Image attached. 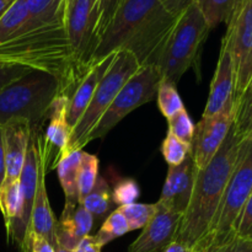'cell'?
Returning <instances> with one entry per match:
<instances>
[{
	"label": "cell",
	"mask_w": 252,
	"mask_h": 252,
	"mask_svg": "<svg viewBox=\"0 0 252 252\" xmlns=\"http://www.w3.org/2000/svg\"><path fill=\"white\" fill-rule=\"evenodd\" d=\"M58 95H64L58 79L31 70L0 90V127L20 120L29 123L31 129H41Z\"/></svg>",
	"instance_id": "cell-4"
},
{
	"label": "cell",
	"mask_w": 252,
	"mask_h": 252,
	"mask_svg": "<svg viewBox=\"0 0 252 252\" xmlns=\"http://www.w3.org/2000/svg\"><path fill=\"white\" fill-rule=\"evenodd\" d=\"M31 69L22 65H4L0 64V90L30 73Z\"/></svg>",
	"instance_id": "cell-37"
},
{
	"label": "cell",
	"mask_w": 252,
	"mask_h": 252,
	"mask_svg": "<svg viewBox=\"0 0 252 252\" xmlns=\"http://www.w3.org/2000/svg\"><path fill=\"white\" fill-rule=\"evenodd\" d=\"M37 147H38V177H37V187L34 193L33 208L31 214V226L29 233H33L41 238L46 239L53 249L57 245L56 226L57 220L49 206L48 194L46 187L47 167L49 165V154L46 144L43 142V135L41 130L37 137Z\"/></svg>",
	"instance_id": "cell-13"
},
{
	"label": "cell",
	"mask_w": 252,
	"mask_h": 252,
	"mask_svg": "<svg viewBox=\"0 0 252 252\" xmlns=\"http://www.w3.org/2000/svg\"><path fill=\"white\" fill-rule=\"evenodd\" d=\"M112 193L113 204L118 207L127 206L137 202L140 196L139 185L133 179H123L116 184Z\"/></svg>",
	"instance_id": "cell-35"
},
{
	"label": "cell",
	"mask_w": 252,
	"mask_h": 252,
	"mask_svg": "<svg viewBox=\"0 0 252 252\" xmlns=\"http://www.w3.org/2000/svg\"><path fill=\"white\" fill-rule=\"evenodd\" d=\"M252 194V138L243 140L235 167L224 192L213 230L202 252L224 245L235 238L241 211Z\"/></svg>",
	"instance_id": "cell-6"
},
{
	"label": "cell",
	"mask_w": 252,
	"mask_h": 252,
	"mask_svg": "<svg viewBox=\"0 0 252 252\" xmlns=\"http://www.w3.org/2000/svg\"><path fill=\"white\" fill-rule=\"evenodd\" d=\"M241 0H196L199 11L203 15L209 30L220 24H228Z\"/></svg>",
	"instance_id": "cell-24"
},
{
	"label": "cell",
	"mask_w": 252,
	"mask_h": 252,
	"mask_svg": "<svg viewBox=\"0 0 252 252\" xmlns=\"http://www.w3.org/2000/svg\"><path fill=\"white\" fill-rule=\"evenodd\" d=\"M167 122H169V132L174 137H176L177 139L181 140L185 144L191 145L196 125L193 123L186 108L177 112L171 118H169Z\"/></svg>",
	"instance_id": "cell-34"
},
{
	"label": "cell",
	"mask_w": 252,
	"mask_h": 252,
	"mask_svg": "<svg viewBox=\"0 0 252 252\" xmlns=\"http://www.w3.org/2000/svg\"><path fill=\"white\" fill-rule=\"evenodd\" d=\"M182 217L157 202L154 217L128 248V252H164L176 238Z\"/></svg>",
	"instance_id": "cell-14"
},
{
	"label": "cell",
	"mask_w": 252,
	"mask_h": 252,
	"mask_svg": "<svg viewBox=\"0 0 252 252\" xmlns=\"http://www.w3.org/2000/svg\"><path fill=\"white\" fill-rule=\"evenodd\" d=\"M27 19L26 0H16L0 19V44L22 32Z\"/></svg>",
	"instance_id": "cell-26"
},
{
	"label": "cell",
	"mask_w": 252,
	"mask_h": 252,
	"mask_svg": "<svg viewBox=\"0 0 252 252\" xmlns=\"http://www.w3.org/2000/svg\"><path fill=\"white\" fill-rule=\"evenodd\" d=\"M93 225V216L81 204L74 211H63L61 219L57 220V243L63 248L74 250L85 236L90 235Z\"/></svg>",
	"instance_id": "cell-20"
},
{
	"label": "cell",
	"mask_w": 252,
	"mask_h": 252,
	"mask_svg": "<svg viewBox=\"0 0 252 252\" xmlns=\"http://www.w3.org/2000/svg\"><path fill=\"white\" fill-rule=\"evenodd\" d=\"M80 204L93 216L94 219L105 220L106 216L111 212V206L113 204L112 193L107 181L103 177L98 176L94 189L80 202Z\"/></svg>",
	"instance_id": "cell-23"
},
{
	"label": "cell",
	"mask_w": 252,
	"mask_h": 252,
	"mask_svg": "<svg viewBox=\"0 0 252 252\" xmlns=\"http://www.w3.org/2000/svg\"><path fill=\"white\" fill-rule=\"evenodd\" d=\"M196 174L197 167L191 155L179 166H169L161 196L158 202L184 216L191 199Z\"/></svg>",
	"instance_id": "cell-15"
},
{
	"label": "cell",
	"mask_w": 252,
	"mask_h": 252,
	"mask_svg": "<svg viewBox=\"0 0 252 252\" xmlns=\"http://www.w3.org/2000/svg\"><path fill=\"white\" fill-rule=\"evenodd\" d=\"M129 231L130 230L127 220L123 217V214L118 211V208H116L115 211H112L106 217V219L103 220L102 225H101L100 230L97 231L95 238L103 248V246L110 244L115 239L121 238V236L126 235Z\"/></svg>",
	"instance_id": "cell-29"
},
{
	"label": "cell",
	"mask_w": 252,
	"mask_h": 252,
	"mask_svg": "<svg viewBox=\"0 0 252 252\" xmlns=\"http://www.w3.org/2000/svg\"><path fill=\"white\" fill-rule=\"evenodd\" d=\"M164 252H191L186 245L181 243H177V241H172L166 249H165Z\"/></svg>",
	"instance_id": "cell-43"
},
{
	"label": "cell",
	"mask_w": 252,
	"mask_h": 252,
	"mask_svg": "<svg viewBox=\"0 0 252 252\" xmlns=\"http://www.w3.org/2000/svg\"><path fill=\"white\" fill-rule=\"evenodd\" d=\"M233 128L240 140L252 138V81L235 97Z\"/></svg>",
	"instance_id": "cell-25"
},
{
	"label": "cell",
	"mask_w": 252,
	"mask_h": 252,
	"mask_svg": "<svg viewBox=\"0 0 252 252\" xmlns=\"http://www.w3.org/2000/svg\"><path fill=\"white\" fill-rule=\"evenodd\" d=\"M207 252H252V241L244 240L235 236L224 245L212 249Z\"/></svg>",
	"instance_id": "cell-39"
},
{
	"label": "cell",
	"mask_w": 252,
	"mask_h": 252,
	"mask_svg": "<svg viewBox=\"0 0 252 252\" xmlns=\"http://www.w3.org/2000/svg\"><path fill=\"white\" fill-rule=\"evenodd\" d=\"M221 41L228 46L233 61L235 98L252 81V0H241Z\"/></svg>",
	"instance_id": "cell-9"
},
{
	"label": "cell",
	"mask_w": 252,
	"mask_h": 252,
	"mask_svg": "<svg viewBox=\"0 0 252 252\" xmlns=\"http://www.w3.org/2000/svg\"><path fill=\"white\" fill-rule=\"evenodd\" d=\"M160 150L169 166H179L189 155V145L182 143L170 132H167L166 137L162 140Z\"/></svg>",
	"instance_id": "cell-33"
},
{
	"label": "cell",
	"mask_w": 252,
	"mask_h": 252,
	"mask_svg": "<svg viewBox=\"0 0 252 252\" xmlns=\"http://www.w3.org/2000/svg\"><path fill=\"white\" fill-rule=\"evenodd\" d=\"M20 252H54L53 246L41 236L33 233L27 234L24 244L19 248Z\"/></svg>",
	"instance_id": "cell-38"
},
{
	"label": "cell",
	"mask_w": 252,
	"mask_h": 252,
	"mask_svg": "<svg viewBox=\"0 0 252 252\" xmlns=\"http://www.w3.org/2000/svg\"><path fill=\"white\" fill-rule=\"evenodd\" d=\"M98 177V159L96 155L83 152L81 154L80 166L78 172V189H79V204L88 196L95 186Z\"/></svg>",
	"instance_id": "cell-28"
},
{
	"label": "cell",
	"mask_w": 252,
	"mask_h": 252,
	"mask_svg": "<svg viewBox=\"0 0 252 252\" xmlns=\"http://www.w3.org/2000/svg\"><path fill=\"white\" fill-rule=\"evenodd\" d=\"M69 96L58 95L53 101L48 115V126L43 142L49 154V169L54 170L58 160L66 154L71 129L66 123V107Z\"/></svg>",
	"instance_id": "cell-17"
},
{
	"label": "cell",
	"mask_w": 252,
	"mask_h": 252,
	"mask_svg": "<svg viewBox=\"0 0 252 252\" xmlns=\"http://www.w3.org/2000/svg\"><path fill=\"white\" fill-rule=\"evenodd\" d=\"M5 176H6V165H5L4 132H2V127H0V187L4 184Z\"/></svg>",
	"instance_id": "cell-42"
},
{
	"label": "cell",
	"mask_w": 252,
	"mask_h": 252,
	"mask_svg": "<svg viewBox=\"0 0 252 252\" xmlns=\"http://www.w3.org/2000/svg\"><path fill=\"white\" fill-rule=\"evenodd\" d=\"M15 1H16V0H0V19H1L2 15L11 7V5L14 4Z\"/></svg>",
	"instance_id": "cell-44"
},
{
	"label": "cell",
	"mask_w": 252,
	"mask_h": 252,
	"mask_svg": "<svg viewBox=\"0 0 252 252\" xmlns=\"http://www.w3.org/2000/svg\"><path fill=\"white\" fill-rule=\"evenodd\" d=\"M196 0H161L164 6L175 16L180 17V15L187 9Z\"/></svg>",
	"instance_id": "cell-41"
},
{
	"label": "cell",
	"mask_w": 252,
	"mask_h": 252,
	"mask_svg": "<svg viewBox=\"0 0 252 252\" xmlns=\"http://www.w3.org/2000/svg\"><path fill=\"white\" fill-rule=\"evenodd\" d=\"M65 5L66 0H26L29 19L22 32L38 27L64 25Z\"/></svg>",
	"instance_id": "cell-22"
},
{
	"label": "cell",
	"mask_w": 252,
	"mask_h": 252,
	"mask_svg": "<svg viewBox=\"0 0 252 252\" xmlns=\"http://www.w3.org/2000/svg\"><path fill=\"white\" fill-rule=\"evenodd\" d=\"M235 236L252 241V194L239 217L235 226Z\"/></svg>",
	"instance_id": "cell-36"
},
{
	"label": "cell",
	"mask_w": 252,
	"mask_h": 252,
	"mask_svg": "<svg viewBox=\"0 0 252 252\" xmlns=\"http://www.w3.org/2000/svg\"><path fill=\"white\" fill-rule=\"evenodd\" d=\"M2 132H4L5 165H6V176L2 185H7L20 180L25 158H26L31 127L25 121L14 120L2 126Z\"/></svg>",
	"instance_id": "cell-18"
},
{
	"label": "cell",
	"mask_w": 252,
	"mask_h": 252,
	"mask_svg": "<svg viewBox=\"0 0 252 252\" xmlns=\"http://www.w3.org/2000/svg\"><path fill=\"white\" fill-rule=\"evenodd\" d=\"M161 80V74L157 66H142L123 85L110 107L89 133L85 138V147L93 140L107 135L130 112L154 100Z\"/></svg>",
	"instance_id": "cell-8"
},
{
	"label": "cell",
	"mask_w": 252,
	"mask_h": 252,
	"mask_svg": "<svg viewBox=\"0 0 252 252\" xmlns=\"http://www.w3.org/2000/svg\"><path fill=\"white\" fill-rule=\"evenodd\" d=\"M234 93H235V78H234L233 61L228 46L221 41L218 64L202 117H212L220 112L231 100H234Z\"/></svg>",
	"instance_id": "cell-16"
},
{
	"label": "cell",
	"mask_w": 252,
	"mask_h": 252,
	"mask_svg": "<svg viewBox=\"0 0 252 252\" xmlns=\"http://www.w3.org/2000/svg\"><path fill=\"white\" fill-rule=\"evenodd\" d=\"M102 246L96 240L95 235H88L75 246L73 252H101Z\"/></svg>",
	"instance_id": "cell-40"
},
{
	"label": "cell",
	"mask_w": 252,
	"mask_h": 252,
	"mask_svg": "<svg viewBox=\"0 0 252 252\" xmlns=\"http://www.w3.org/2000/svg\"><path fill=\"white\" fill-rule=\"evenodd\" d=\"M96 0H66L64 27L81 75L93 65L97 47L95 37Z\"/></svg>",
	"instance_id": "cell-10"
},
{
	"label": "cell",
	"mask_w": 252,
	"mask_h": 252,
	"mask_svg": "<svg viewBox=\"0 0 252 252\" xmlns=\"http://www.w3.org/2000/svg\"><path fill=\"white\" fill-rule=\"evenodd\" d=\"M115 57L116 53H112L102 61L91 65L90 69L84 75V78L81 79L80 83L78 84L74 93L69 97L68 107H66V123L70 127V129H73L74 126L78 123L83 113L85 112L98 83L106 74V71L108 70Z\"/></svg>",
	"instance_id": "cell-19"
},
{
	"label": "cell",
	"mask_w": 252,
	"mask_h": 252,
	"mask_svg": "<svg viewBox=\"0 0 252 252\" xmlns=\"http://www.w3.org/2000/svg\"><path fill=\"white\" fill-rule=\"evenodd\" d=\"M118 211L123 214V217L127 220L129 230H137L143 229L154 217L157 212V203H132L127 206L117 207Z\"/></svg>",
	"instance_id": "cell-31"
},
{
	"label": "cell",
	"mask_w": 252,
	"mask_h": 252,
	"mask_svg": "<svg viewBox=\"0 0 252 252\" xmlns=\"http://www.w3.org/2000/svg\"><path fill=\"white\" fill-rule=\"evenodd\" d=\"M123 0H96L95 14H96V27L95 37L96 42H100L101 37L103 36L105 31L107 30L108 25L112 21L113 16L117 12L118 7Z\"/></svg>",
	"instance_id": "cell-32"
},
{
	"label": "cell",
	"mask_w": 252,
	"mask_h": 252,
	"mask_svg": "<svg viewBox=\"0 0 252 252\" xmlns=\"http://www.w3.org/2000/svg\"><path fill=\"white\" fill-rule=\"evenodd\" d=\"M177 20L161 0H123L96 47L93 65L128 51L140 66H157Z\"/></svg>",
	"instance_id": "cell-1"
},
{
	"label": "cell",
	"mask_w": 252,
	"mask_h": 252,
	"mask_svg": "<svg viewBox=\"0 0 252 252\" xmlns=\"http://www.w3.org/2000/svg\"><path fill=\"white\" fill-rule=\"evenodd\" d=\"M83 150H74L66 153L58 160L56 169L58 171V179L65 194V206L63 211L70 212L79 206L78 172L81 161Z\"/></svg>",
	"instance_id": "cell-21"
},
{
	"label": "cell",
	"mask_w": 252,
	"mask_h": 252,
	"mask_svg": "<svg viewBox=\"0 0 252 252\" xmlns=\"http://www.w3.org/2000/svg\"><path fill=\"white\" fill-rule=\"evenodd\" d=\"M243 140L231 126L225 140L204 169L197 170L189 207L174 241L202 252L213 230L224 192L235 167Z\"/></svg>",
	"instance_id": "cell-2"
},
{
	"label": "cell",
	"mask_w": 252,
	"mask_h": 252,
	"mask_svg": "<svg viewBox=\"0 0 252 252\" xmlns=\"http://www.w3.org/2000/svg\"><path fill=\"white\" fill-rule=\"evenodd\" d=\"M234 115L235 98L216 116L202 117L197 123L189 145V155L193 159L197 170L204 169L217 154L233 126Z\"/></svg>",
	"instance_id": "cell-11"
},
{
	"label": "cell",
	"mask_w": 252,
	"mask_h": 252,
	"mask_svg": "<svg viewBox=\"0 0 252 252\" xmlns=\"http://www.w3.org/2000/svg\"><path fill=\"white\" fill-rule=\"evenodd\" d=\"M157 98L160 112L167 120L180 111L185 110V105L181 100V96L177 93L176 85L169 83V81L161 80L159 89H158Z\"/></svg>",
	"instance_id": "cell-30"
},
{
	"label": "cell",
	"mask_w": 252,
	"mask_h": 252,
	"mask_svg": "<svg viewBox=\"0 0 252 252\" xmlns=\"http://www.w3.org/2000/svg\"><path fill=\"white\" fill-rule=\"evenodd\" d=\"M41 129H31L24 167L20 175V191H21V211L19 217L6 228L9 243H14L17 248L24 244L31 226V214L33 208L34 193L38 177V147L37 137Z\"/></svg>",
	"instance_id": "cell-12"
},
{
	"label": "cell",
	"mask_w": 252,
	"mask_h": 252,
	"mask_svg": "<svg viewBox=\"0 0 252 252\" xmlns=\"http://www.w3.org/2000/svg\"><path fill=\"white\" fill-rule=\"evenodd\" d=\"M0 64L51 74L69 97L84 78L76 66L64 25L27 30L7 39L0 44Z\"/></svg>",
	"instance_id": "cell-3"
},
{
	"label": "cell",
	"mask_w": 252,
	"mask_h": 252,
	"mask_svg": "<svg viewBox=\"0 0 252 252\" xmlns=\"http://www.w3.org/2000/svg\"><path fill=\"white\" fill-rule=\"evenodd\" d=\"M209 30L196 2L189 5L177 20L167 38L157 68L162 80L176 85L185 73L196 63Z\"/></svg>",
	"instance_id": "cell-5"
},
{
	"label": "cell",
	"mask_w": 252,
	"mask_h": 252,
	"mask_svg": "<svg viewBox=\"0 0 252 252\" xmlns=\"http://www.w3.org/2000/svg\"><path fill=\"white\" fill-rule=\"evenodd\" d=\"M0 211L4 217L5 228H7L19 217L21 211L20 180L0 187Z\"/></svg>",
	"instance_id": "cell-27"
},
{
	"label": "cell",
	"mask_w": 252,
	"mask_h": 252,
	"mask_svg": "<svg viewBox=\"0 0 252 252\" xmlns=\"http://www.w3.org/2000/svg\"><path fill=\"white\" fill-rule=\"evenodd\" d=\"M54 252H73V250H69V249L63 248V246L59 245V244L57 243L56 248H54Z\"/></svg>",
	"instance_id": "cell-45"
},
{
	"label": "cell",
	"mask_w": 252,
	"mask_h": 252,
	"mask_svg": "<svg viewBox=\"0 0 252 252\" xmlns=\"http://www.w3.org/2000/svg\"><path fill=\"white\" fill-rule=\"evenodd\" d=\"M142 66L138 63L137 58L130 52L120 51L116 53L112 64L98 83L85 112L71 129L66 153L84 149L85 138L93 130L105 111L110 107L123 85Z\"/></svg>",
	"instance_id": "cell-7"
}]
</instances>
